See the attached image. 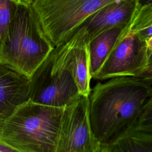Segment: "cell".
<instances>
[{"mask_svg":"<svg viewBox=\"0 0 152 152\" xmlns=\"http://www.w3.org/2000/svg\"><path fill=\"white\" fill-rule=\"evenodd\" d=\"M0 152H19V151L0 142Z\"/></svg>","mask_w":152,"mask_h":152,"instance_id":"obj_14","label":"cell"},{"mask_svg":"<svg viewBox=\"0 0 152 152\" xmlns=\"http://www.w3.org/2000/svg\"><path fill=\"white\" fill-rule=\"evenodd\" d=\"M88 116V96H80L64 109L56 152H99Z\"/></svg>","mask_w":152,"mask_h":152,"instance_id":"obj_7","label":"cell"},{"mask_svg":"<svg viewBox=\"0 0 152 152\" xmlns=\"http://www.w3.org/2000/svg\"><path fill=\"white\" fill-rule=\"evenodd\" d=\"M18 5H23L25 6H30L33 0H13Z\"/></svg>","mask_w":152,"mask_h":152,"instance_id":"obj_15","label":"cell"},{"mask_svg":"<svg viewBox=\"0 0 152 152\" xmlns=\"http://www.w3.org/2000/svg\"><path fill=\"white\" fill-rule=\"evenodd\" d=\"M75 32L53 50L29 78L30 100L41 104L65 107L81 96L71 71V50Z\"/></svg>","mask_w":152,"mask_h":152,"instance_id":"obj_4","label":"cell"},{"mask_svg":"<svg viewBox=\"0 0 152 152\" xmlns=\"http://www.w3.org/2000/svg\"><path fill=\"white\" fill-rule=\"evenodd\" d=\"M2 41L0 39V55H1V49H2Z\"/></svg>","mask_w":152,"mask_h":152,"instance_id":"obj_17","label":"cell"},{"mask_svg":"<svg viewBox=\"0 0 152 152\" xmlns=\"http://www.w3.org/2000/svg\"><path fill=\"white\" fill-rule=\"evenodd\" d=\"M129 24L117 26L107 29L87 42L89 71L91 78L102 67Z\"/></svg>","mask_w":152,"mask_h":152,"instance_id":"obj_11","label":"cell"},{"mask_svg":"<svg viewBox=\"0 0 152 152\" xmlns=\"http://www.w3.org/2000/svg\"><path fill=\"white\" fill-rule=\"evenodd\" d=\"M29 78L0 64V126L20 104L27 101Z\"/></svg>","mask_w":152,"mask_h":152,"instance_id":"obj_9","label":"cell"},{"mask_svg":"<svg viewBox=\"0 0 152 152\" xmlns=\"http://www.w3.org/2000/svg\"><path fill=\"white\" fill-rule=\"evenodd\" d=\"M18 5L13 0H0V39L2 42L8 26L15 14Z\"/></svg>","mask_w":152,"mask_h":152,"instance_id":"obj_13","label":"cell"},{"mask_svg":"<svg viewBox=\"0 0 152 152\" xmlns=\"http://www.w3.org/2000/svg\"><path fill=\"white\" fill-rule=\"evenodd\" d=\"M141 5L139 0L110 2L89 16L79 27L84 28L88 42L107 29L117 26H128Z\"/></svg>","mask_w":152,"mask_h":152,"instance_id":"obj_8","label":"cell"},{"mask_svg":"<svg viewBox=\"0 0 152 152\" xmlns=\"http://www.w3.org/2000/svg\"><path fill=\"white\" fill-rule=\"evenodd\" d=\"M118 0H33L31 10L54 47L69 39L91 14Z\"/></svg>","mask_w":152,"mask_h":152,"instance_id":"obj_5","label":"cell"},{"mask_svg":"<svg viewBox=\"0 0 152 152\" xmlns=\"http://www.w3.org/2000/svg\"><path fill=\"white\" fill-rule=\"evenodd\" d=\"M54 48L30 6L18 5L2 42L0 64L30 78Z\"/></svg>","mask_w":152,"mask_h":152,"instance_id":"obj_3","label":"cell"},{"mask_svg":"<svg viewBox=\"0 0 152 152\" xmlns=\"http://www.w3.org/2000/svg\"><path fill=\"white\" fill-rule=\"evenodd\" d=\"M64 108L30 100L0 126V142L19 152H56Z\"/></svg>","mask_w":152,"mask_h":152,"instance_id":"obj_2","label":"cell"},{"mask_svg":"<svg viewBox=\"0 0 152 152\" xmlns=\"http://www.w3.org/2000/svg\"><path fill=\"white\" fill-rule=\"evenodd\" d=\"M152 99V76H122L98 83L88 96V116L96 140L106 143L132 127Z\"/></svg>","mask_w":152,"mask_h":152,"instance_id":"obj_1","label":"cell"},{"mask_svg":"<svg viewBox=\"0 0 152 152\" xmlns=\"http://www.w3.org/2000/svg\"><path fill=\"white\" fill-rule=\"evenodd\" d=\"M152 40L133 29L130 23L94 79L151 74Z\"/></svg>","mask_w":152,"mask_h":152,"instance_id":"obj_6","label":"cell"},{"mask_svg":"<svg viewBox=\"0 0 152 152\" xmlns=\"http://www.w3.org/2000/svg\"><path fill=\"white\" fill-rule=\"evenodd\" d=\"M75 33V40L71 57L72 74L80 94L88 97L91 90V78L89 71L87 36L83 27L78 28Z\"/></svg>","mask_w":152,"mask_h":152,"instance_id":"obj_12","label":"cell"},{"mask_svg":"<svg viewBox=\"0 0 152 152\" xmlns=\"http://www.w3.org/2000/svg\"><path fill=\"white\" fill-rule=\"evenodd\" d=\"M141 4H151V0H139Z\"/></svg>","mask_w":152,"mask_h":152,"instance_id":"obj_16","label":"cell"},{"mask_svg":"<svg viewBox=\"0 0 152 152\" xmlns=\"http://www.w3.org/2000/svg\"><path fill=\"white\" fill-rule=\"evenodd\" d=\"M99 152H152V127L132 126L101 144Z\"/></svg>","mask_w":152,"mask_h":152,"instance_id":"obj_10","label":"cell"}]
</instances>
